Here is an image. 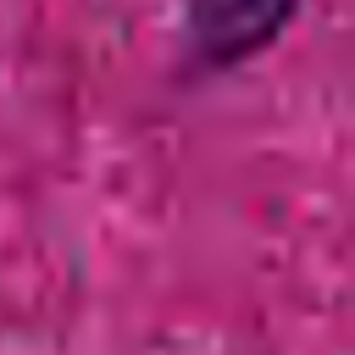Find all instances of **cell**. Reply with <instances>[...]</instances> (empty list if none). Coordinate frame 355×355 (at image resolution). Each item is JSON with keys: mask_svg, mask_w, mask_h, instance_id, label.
I'll list each match as a JSON object with an SVG mask.
<instances>
[{"mask_svg": "<svg viewBox=\"0 0 355 355\" xmlns=\"http://www.w3.org/2000/svg\"><path fill=\"white\" fill-rule=\"evenodd\" d=\"M300 17V0H189L183 6V50L194 72H227L255 61L283 39Z\"/></svg>", "mask_w": 355, "mask_h": 355, "instance_id": "6da1fadb", "label": "cell"}]
</instances>
